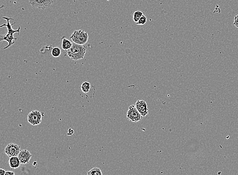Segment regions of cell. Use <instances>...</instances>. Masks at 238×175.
I'll return each mask as SVG.
<instances>
[{"instance_id": "obj_1", "label": "cell", "mask_w": 238, "mask_h": 175, "mask_svg": "<svg viewBox=\"0 0 238 175\" xmlns=\"http://www.w3.org/2000/svg\"><path fill=\"white\" fill-rule=\"evenodd\" d=\"M2 18L5 19L7 21L6 24H4L1 26V28H3V27H6L8 29V32L5 35H1L0 36V41H6L8 42V45L7 46L4 47L3 49H6L9 48L10 47L13 45L14 44L15 42L16 41L18 38H17L14 37V33L18 32V34L19 35L20 31V27H19L18 29H14L12 28V26L14 24H15V22H14L12 24H11L10 23V20H13V19L12 18H8L7 17H3Z\"/></svg>"}, {"instance_id": "obj_6", "label": "cell", "mask_w": 238, "mask_h": 175, "mask_svg": "<svg viewBox=\"0 0 238 175\" xmlns=\"http://www.w3.org/2000/svg\"><path fill=\"white\" fill-rule=\"evenodd\" d=\"M20 151V146L15 143H10L7 145L4 149L6 154L9 158L18 157Z\"/></svg>"}, {"instance_id": "obj_7", "label": "cell", "mask_w": 238, "mask_h": 175, "mask_svg": "<svg viewBox=\"0 0 238 175\" xmlns=\"http://www.w3.org/2000/svg\"><path fill=\"white\" fill-rule=\"evenodd\" d=\"M42 116L41 112L38 110H34L29 114L28 121L33 126L39 125L42 122Z\"/></svg>"}, {"instance_id": "obj_9", "label": "cell", "mask_w": 238, "mask_h": 175, "mask_svg": "<svg viewBox=\"0 0 238 175\" xmlns=\"http://www.w3.org/2000/svg\"><path fill=\"white\" fill-rule=\"evenodd\" d=\"M19 161L21 165H25L29 163L32 157V154L29 150L24 149L20 151L19 154L18 155Z\"/></svg>"}, {"instance_id": "obj_8", "label": "cell", "mask_w": 238, "mask_h": 175, "mask_svg": "<svg viewBox=\"0 0 238 175\" xmlns=\"http://www.w3.org/2000/svg\"><path fill=\"white\" fill-rule=\"evenodd\" d=\"M136 108L142 117H145L148 114V108L146 102L143 100H138L135 103Z\"/></svg>"}, {"instance_id": "obj_12", "label": "cell", "mask_w": 238, "mask_h": 175, "mask_svg": "<svg viewBox=\"0 0 238 175\" xmlns=\"http://www.w3.org/2000/svg\"><path fill=\"white\" fill-rule=\"evenodd\" d=\"M87 175H103V174L100 168L95 167L88 172Z\"/></svg>"}, {"instance_id": "obj_13", "label": "cell", "mask_w": 238, "mask_h": 175, "mask_svg": "<svg viewBox=\"0 0 238 175\" xmlns=\"http://www.w3.org/2000/svg\"><path fill=\"white\" fill-rule=\"evenodd\" d=\"M143 12L141 11H137L134 13L133 19L135 22L137 23L141 17L143 15Z\"/></svg>"}, {"instance_id": "obj_2", "label": "cell", "mask_w": 238, "mask_h": 175, "mask_svg": "<svg viewBox=\"0 0 238 175\" xmlns=\"http://www.w3.org/2000/svg\"><path fill=\"white\" fill-rule=\"evenodd\" d=\"M86 52L87 49L84 45H78L73 42L72 48L67 51V53L68 56L71 59L77 61L82 59L85 56Z\"/></svg>"}, {"instance_id": "obj_3", "label": "cell", "mask_w": 238, "mask_h": 175, "mask_svg": "<svg viewBox=\"0 0 238 175\" xmlns=\"http://www.w3.org/2000/svg\"><path fill=\"white\" fill-rule=\"evenodd\" d=\"M70 39L75 44L84 45L88 40L87 32L83 30L75 31L71 36Z\"/></svg>"}, {"instance_id": "obj_5", "label": "cell", "mask_w": 238, "mask_h": 175, "mask_svg": "<svg viewBox=\"0 0 238 175\" xmlns=\"http://www.w3.org/2000/svg\"><path fill=\"white\" fill-rule=\"evenodd\" d=\"M29 3L33 8L45 10L50 7L53 1V0H29Z\"/></svg>"}, {"instance_id": "obj_14", "label": "cell", "mask_w": 238, "mask_h": 175, "mask_svg": "<svg viewBox=\"0 0 238 175\" xmlns=\"http://www.w3.org/2000/svg\"><path fill=\"white\" fill-rule=\"evenodd\" d=\"M81 90L84 93H87L91 89V84L88 82H83L81 87Z\"/></svg>"}, {"instance_id": "obj_18", "label": "cell", "mask_w": 238, "mask_h": 175, "mask_svg": "<svg viewBox=\"0 0 238 175\" xmlns=\"http://www.w3.org/2000/svg\"><path fill=\"white\" fill-rule=\"evenodd\" d=\"M5 175H15V174L13 172L6 171Z\"/></svg>"}, {"instance_id": "obj_19", "label": "cell", "mask_w": 238, "mask_h": 175, "mask_svg": "<svg viewBox=\"0 0 238 175\" xmlns=\"http://www.w3.org/2000/svg\"><path fill=\"white\" fill-rule=\"evenodd\" d=\"M5 170H3L2 168H1L0 170V175H5L6 173Z\"/></svg>"}, {"instance_id": "obj_11", "label": "cell", "mask_w": 238, "mask_h": 175, "mask_svg": "<svg viewBox=\"0 0 238 175\" xmlns=\"http://www.w3.org/2000/svg\"><path fill=\"white\" fill-rule=\"evenodd\" d=\"M72 45H73V43L70 41L66 39L65 37L63 38L61 47L64 50L67 51L72 48Z\"/></svg>"}, {"instance_id": "obj_17", "label": "cell", "mask_w": 238, "mask_h": 175, "mask_svg": "<svg viewBox=\"0 0 238 175\" xmlns=\"http://www.w3.org/2000/svg\"><path fill=\"white\" fill-rule=\"evenodd\" d=\"M234 25H235L237 28H238V14L235 17L234 20Z\"/></svg>"}, {"instance_id": "obj_15", "label": "cell", "mask_w": 238, "mask_h": 175, "mask_svg": "<svg viewBox=\"0 0 238 175\" xmlns=\"http://www.w3.org/2000/svg\"><path fill=\"white\" fill-rule=\"evenodd\" d=\"M61 54V50L58 47H54L51 50V55L54 57H58Z\"/></svg>"}, {"instance_id": "obj_16", "label": "cell", "mask_w": 238, "mask_h": 175, "mask_svg": "<svg viewBox=\"0 0 238 175\" xmlns=\"http://www.w3.org/2000/svg\"><path fill=\"white\" fill-rule=\"evenodd\" d=\"M147 19L146 17L144 15H143L141 17V18L139 19V20L136 23V24L137 25H144V24H145L147 22Z\"/></svg>"}, {"instance_id": "obj_4", "label": "cell", "mask_w": 238, "mask_h": 175, "mask_svg": "<svg viewBox=\"0 0 238 175\" xmlns=\"http://www.w3.org/2000/svg\"><path fill=\"white\" fill-rule=\"evenodd\" d=\"M126 118L130 121H131L132 122H136L141 121L142 117L138 112V110H137L136 106L135 105H132L130 106L128 109V112L126 113Z\"/></svg>"}, {"instance_id": "obj_10", "label": "cell", "mask_w": 238, "mask_h": 175, "mask_svg": "<svg viewBox=\"0 0 238 175\" xmlns=\"http://www.w3.org/2000/svg\"><path fill=\"white\" fill-rule=\"evenodd\" d=\"M9 164L11 168L12 169L19 168L21 165L20 161L18 157H14L10 158L9 160Z\"/></svg>"}]
</instances>
